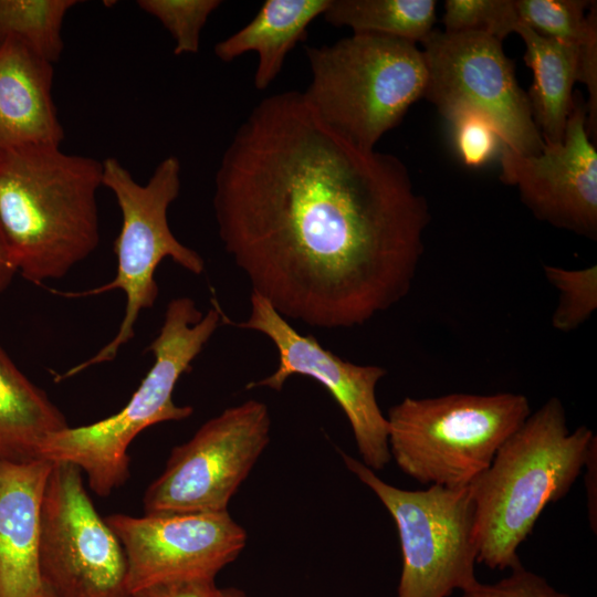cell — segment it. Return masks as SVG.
I'll list each match as a JSON object with an SVG mask.
<instances>
[{"instance_id":"obj_1","label":"cell","mask_w":597,"mask_h":597,"mask_svg":"<svg viewBox=\"0 0 597 597\" xmlns=\"http://www.w3.org/2000/svg\"><path fill=\"white\" fill-rule=\"evenodd\" d=\"M227 253L285 320L363 325L410 291L430 221L396 156L327 126L302 92L262 100L214 176Z\"/></svg>"},{"instance_id":"obj_2","label":"cell","mask_w":597,"mask_h":597,"mask_svg":"<svg viewBox=\"0 0 597 597\" xmlns=\"http://www.w3.org/2000/svg\"><path fill=\"white\" fill-rule=\"evenodd\" d=\"M103 161L35 145L0 151V226L17 273L61 279L100 242Z\"/></svg>"},{"instance_id":"obj_3","label":"cell","mask_w":597,"mask_h":597,"mask_svg":"<svg viewBox=\"0 0 597 597\" xmlns=\"http://www.w3.org/2000/svg\"><path fill=\"white\" fill-rule=\"evenodd\" d=\"M595 438L586 426L569 430L557 397L530 413L469 485L478 563L500 570L522 565L517 548L544 507L568 494Z\"/></svg>"},{"instance_id":"obj_4","label":"cell","mask_w":597,"mask_h":597,"mask_svg":"<svg viewBox=\"0 0 597 597\" xmlns=\"http://www.w3.org/2000/svg\"><path fill=\"white\" fill-rule=\"evenodd\" d=\"M223 320L219 307H211L203 315L192 298H172L160 331L148 347L154 364L129 401L105 419L53 433L43 444L40 458L76 465L98 496L106 498L123 486L130 476L132 441L150 426L192 415V407L175 404L174 390Z\"/></svg>"},{"instance_id":"obj_5","label":"cell","mask_w":597,"mask_h":597,"mask_svg":"<svg viewBox=\"0 0 597 597\" xmlns=\"http://www.w3.org/2000/svg\"><path fill=\"white\" fill-rule=\"evenodd\" d=\"M305 52L312 73L305 100L327 126L362 149L373 150L423 96L427 67L410 41L353 32Z\"/></svg>"},{"instance_id":"obj_6","label":"cell","mask_w":597,"mask_h":597,"mask_svg":"<svg viewBox=\"0 0 597 597\" xmlns=\"http://www.w3.org/2000/svg\"><path fill=\"white\" fill-rule=\"evenodd\" d=\"M531 412L513 392L406 397L386 417L390 457L421 484L468 488Z\"/></svg>"},{"instance_id":"obj_7","label":"cell","mask_w":597,"mask_h":597,"mask_svg":"<svg viewBox=\"0 0 597 597\" xmlns=\"http://www.w3.org/2000/svg\"><path fill=\"white\" fill-rule=\"evenodd\" d=\"M180 163L170 155L155 168L146 185H140L114 157L103 160V186L115 196L122 212V228L114 242L117 258L115 277L98 287L81 292H57L65 297H87L121 290L126 297L125 313L116 335L93 357L81 362L55 378L64 380L91 366L112 362L122 346L130 342L143 310L151 308L158 297L155 272L170 258L192 274L205 270L202 256L182 244L171 232L167 212L180 192Z\"/></svg>"},{"instance_id":"obj_8","label":"cell","mask_w":597,"mask_h":597,"mask_svg":"<svg viewBox=\"0 0 597 597\" xmlns=\"http://www.w3.org/2000/svg\"><path fill=\"white\" fill-rule=\"evenodd\" d=\"M341 455L396 524L402 555L397 597H449L479 582L474 570V505L469 486L404 490L381 480L362 461L344 452Z\"/></svg>"},{"instance_id":"obj_9","label":"cell","mask_w":597,"mask_h":597,"mask_svg":"<svg viewBox=\"0 0 597 597\" xmlns=\"http://www.w3.org/2000/svg\"><path fill=\"white\" fill-rule=\"evenodd\" d=\"M270 429L266 405L254 399L206 421L171 449L164 471L144 493L145 514L228 511L270 442Z\"/></svg>"},{"instance_id":"obj_10","label":"cell","mask_w":597,"mask_h":597,"mask_svg":"<svg viewBox=\"0 0 597 597\" xmlns=\"http://www.w3.org/2000/svg\"><path fill=\"white\" fill-rule=\"evenodd\" d=\"M40 574L49 597H133L123 546L74 464L53 462L40 523Z\"/></svg>"},{"instance_id":"obj_11","label":"cell","mask_w":597,"mask_h":597,"mask_svg":"<svg viewBox=\"0 0 597 597\" xmlns=\"http://www.w3.org/2000/svg\"><path fill=\"white\" fill-rule=\"evenodd\" d=\"M421 44L423 97L443 117L460 108L476 109L492 119L505 147L521 155L542 151L544 139L502 41L479 32L432 30Z\"/></svg>"},{"instance_id":"obj_12","label":"cell","mask_w":597,"mask_h":597,"mask_svg":"<svg viewBox=\"0 0 597 597\" xmlns=\"http://www.w3.org/2000/svg\"><path fill=\"white\" fill-rule=\"evenodd\" d=\"M248 320L238 326L260 332L274 344L279 365L270 376L247 385L280 391L294 376L318 381L345 413L362 462L373 471L383 470L391 460L388 422L376 399V386L387 370L376 365H357L324 348L311 335L297 332L270 303L251 293Z\"/></svg>"},{"instance_id":"obj_13","label":"cell","mask_w":597,"mask_h":597,"mask_svg":"<svg viewBox=\"0 0 597 597\" xmlns=\"http://www.w3.org/2000/svg\"><path fill=\"white\" fill-rule=\"evenodd\" d=\"M105 520L123 546L132 594L170 582L214 579L248 541L247 531L228 511L115 513Z\"/></svg>"},{"instance_id":"obj_14","label":"cell","mask_w":597,"mask_h":597,"mask_svg":"<svg viewBox=\"0 0 597 597\" xmlns=\"http://www.w3.org/2000/svg\"><path fill=\"white\" fill-rule=\"evenodd\" d=\"M501 180L519 189L540 220L589 239L597 237V151L587 132V109L574 100L564 138L537 155L502 146Z\"/></svg>"},{"instance_id":"obj_15","label":"cell","mask_w":597,"mask_h":597,"mask_svg":"<svg viewBox=\"0 0 597 597\" xmlns=\"http://www.w3.org/2000/svg\"><path fill=\"white\" fill-rule=\"evenodd\" d=\"M52 461L0 460V597H49L40 574L42 500Z\"/></svg>"},{"instance_id":"obj_16","label":"cell","mask_w":597,"mask_h":597,"mask_svg":"<svg viewBox=\"0 0 597 597\" xmlns=\"http://www.w3.org/2000/svg\"><path fill=\"white\" fill-rule=\"evenodd\" d=\"M52 84L53 64L13 36L0 39V151L60 146L64 129Z\"/></svg>"},{"instance_id":"obj_17","label":"cell","mask_w":597,"mask_h":597,"mask_svg":"<svg viewBox=\"0 0 597 597\" xmlns=\"http://www.w3.org/2000/svg\"><path fill=\"white\" fill-rule=\"evenodd\" d=\"M329 3L331 0H266L247 25L214 45V54L231 62L247 52H256L254 86L265 90L281 72L287 53L306 38L307 27L323 15Z\"/></svg>"},{"instance_id":"obj_18","label":"cell","mask_w":597,"mask_h":597,"mask_svg":"<svg viewBox=\"0 0 597 597\" xmlns=\"http://www.w3.org/2000/svg\"><path fill=\"white\" fill-rule=\"evenodd\" d=\"M515 32L524 41V60L533 73L526 94L534 122L544 143H561L574 105L580 46L543 36L521 21Z\"/></svg>"},{"instance_id":"obj_19","label":"cell","mask_w":597,"mask_h":597,"mask_svg":"<svg viewBox=\"0 0 597 597\" xmlns=\"http://www.w3.org/2000/svg\"><path fill=\"white\" fill-rule=\"evenodd\" d=\"M66 427L62 411L0 345V460L40 459L48 438Z\"/></svg>"},{"instance_id":"obj_20","label":"cell","mask_w":597,"mask_h":597,"mask_svg":"<svg viewBox=\"0 0 597 597\" xmlns=\"http://www.w3.org/2000/svg\"><path fill=\"white\" fill-rule=\"evenodd\" d=\"M434 0H331L324 19L354 33H377L412 43L433 30Z\"/></svg>"},{"instance_id":"obj_21","label":"cell","mask_w":597,"mask_h":597,"mask_svg":"<svg viewBox=\"0 0 597 597\" xmlns=\"http://www.w3.org/2000/svg\"><path fill=\"white\" fill-rule=\"evenodd\" d=\"M77 3L76 0H0V39L13 36L53 64L64 46L63 20Z\"/></svg>"},{"instance_id":"obj_22","label":"cell","mask_w":597,"mask_h":597,"mask_svg":"<svg viewBox=\"0 0 597 597\" xmlns=\"http://www.w3.org/2000/svg\"><path fill=\"white\" fill-rule=\"evenodd\" d=\"M514 1L520 21L543 36L580 46L597 35L595 1Z\"/></svg>"},{"instance_id":"obj_23","label":"cell","mask_w":597,"mask_h":597,"mask_svg":"<svg viewBox=\"0 0 597 597\" xmlns=\"http://www.w3.org/2000/svg\"><path fill=\"white\" fill-rule=\"evenodd\" d=\"M547 281L558 291L552 325L561 332H572L583 325L597 308V266L568 270L545 264Z\"/></svg>"},{"instance_id":"obj_24","label":"cell","mask_w":597,"mask_h":597,"mask_svg":"<svg viewBox=\"0 0 597 597\" xmlns=\"http://www.w3.org/2000/svg\"><path fill=\"white\" fill-rule=\"evenodd\" d=\"M219 0H138L137 6L155 17L175 40L174 54L197 53L200 34Z\"/></svg>"},{"instance_id":"obj_25","label":"cell","mask_w":597,"mask_h":597,"mask_svg":"<svg viewBox=\"0 0 597 597\" xmlns=\"http://www.w3.org/2000/svg\"><path fill=\"white\" fill-rule=\"evenodd\" d=\"M446 32H479L502 41L520 22L514 0H447Z\"/></svg>"},{"instance_id":"obj_26","label":"cell","mask_w":597,"mask_h":597,"mask_svg":"<svg viewBox=\"0 0 597 597\" xmlns=\"http://www.w3.org/2000/svg\"><path fill=\"white\" fill-rule=\"evenodd\" d=\"M451 127L453 144L461 161L478 168L500 154L501 135L485 114L473 108H460L444 117Z\"/></svg>"},{"instance_id":"obj_27","label":"cell","mask_w":597,"mask_h":597,"mask_svg":"<svg viewBox=\"0 0 597 597\" xmlns=\"http://www.w3.org/2000/svg\"><path fill=\"white\" fill-rule=\"evenodd\" d=\"M461 597H572L556 590L548 582L520 565L511 574L492 584L476 582Z\"/></svg>"},{"instance_id":"obj_28","label":"cell","mask_w":597,"mask_h":597,"mask_svg":"<svg viewBox=\"0 0 597 597\" xmlns=\"http://www.w3.org/2000/svg\"><path fill=\"white\" fill-rule=\"evenodd\" d=\"M133 597H226L214 579H189L159 584L140 589Z\"/></svg>"},{"instance_id":"obj_29","label":"cell","mask_w":597,"mask_h":597,"mask_svg":"<svg viewBox=\"0 0 597 597\" xmlns=\"http://www.w3.org/2000/svg\"><path fill=\"white\" fill-rule=\"evenodd\" d=\"M584 481L587 499L589 525L594 534L597 533V439L589 447L584 463Z\"/></svg>"},{"instance_id":"obj_30","label":"cell","mask_w":597,"mask_h":597,"mask_svg":"<svg viewBox=\"0 0 597 597\" xmlns=\"http://www.w3.org/2000/svg\"><path fill=\"white\" fill-rule=\"evenodd\" d=\"M17 274L15 265L0 226V294L10 286Z\"/></svg>"},{"instance_id":"obj_31","label":"cell","mask_w":597,"mask_h":597,"mask_svg":"<svg viewBox=\"0 0 597 597\" xmlns=\"http://www.w3.org/2000/svg\"><path fill=\"white\" fill-rule=\"evenodd\" d=\"M222 591L226 597H251L245 591L235 587L224 588Z\"/></svg>"}]
</instances>
